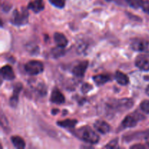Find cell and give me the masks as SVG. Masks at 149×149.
<instances>
[{"label":"cell","instance_id":"1","mask_svg":"<svg viewBox=\"0 0 149 149\" xmlns=\"http://www.w3.org/2000/svg\"><path fill=\"white\" fill-rule=\"evenodd\" d=\"M74 134L80 140L89 144H96L100 141L98 135L89 126H84L77 130Z\"/></svg>","mask_w":149,"mask_h":149},{"label":"cell","instance_id":"2","mask_svg":"<svg viewBox=\"0 0 149 149\" xmlns=\"http://www.w3.org/2000/svg\"><path fill=\"white\" fill-rule=\"evenodd\" d=\"M107 106L110 110H113L116 112H122L130 109L133 106V101L131 99L128 98L120 99V100H111Z\"/></svg>","mask_w":149,"mask_h":149},{"label":"cell","instance_id":"3","mask_svg":"<svg viewBox=\"0 0 149 149\" xmlns=\"http://www.w3.org/2000/svg\"><path fill=\"white\" fill-rule=\"evenodd\" d=\"M29 21V13L26 8H22L20 10L17 9L13 13L11 23L15 26H20L26 25Z\"/></svg>","mask_w":149,"mask_h":149},{"label":"cell","instance_id":"4","mask_svg":"<svg viewBox=\"0 0 149 149\" xmlns=\"http://www.w3.org/2000/svg\"><path fill=\"white\" fill-rule=\"evenodd\" d=\"M25 71L30 75H38L44 71V65L39 61H30L25 64Z\"/></svg>","mask_w":149,"mask_h":149},{"label":"cell","instance_id":"5","mask_svg":"<svg viewBox=\"0 0 149 149\" xmlns=\"http://www.w3.org/2000/svg\"><path fill=\"white\" fill-rule=\"evenodd\" d=\"M144 119L143 116L138 113H132L130 115H128L124 119L123 122L122 123V128L125 129V128H130V127H134L137 125L138 122L141 121V119Z\"/></svg>","mask_w":149,"mask_h":149},{"label":"cell","instance_id":"6","mask_svg":"<svg viewBox=\"0 0 149 149\" xmlns=\"http://www.w3.org/2000/svg\"><path fill=\"white\" fill-rule=\"evenodd\" d=\"M131 48L135 51L149 52V41L145 39H134L131 43Z\"/></svg>","mask_w":149,"mask_h":149},{"label":"cell","instance_id":"7","mask_svg":"<svg viewBox=\"0 0 149 149\" xmlns=\"http://www.w3.org/2000/svg\"><path fill=\"white\" fill-rule=\"evenodd\" d=\"M22 89H23V85L21 83H17L15 84L14 87H13V94L10 100V104L12 107L15 108L17 106V103H18L19 95H20Z\"/></svg>","mask_w":149,"mask_h":149},{"label":"cell","instance_id":"8","mask_svg":"<svg viewBox=\"0 0 149 149\" xmlns=\"http://www.w3.org/2000/svg\"><path fill=\"white\" fill-rule=\"evenodd\" d=\"M87 66H88V61H82V62L79 63L77 65L73 68L72 73L74 76L77 77H84V74L86 72Z\"/></svg>","mask_w":149,"mask_h":149},{"label":"cell","instance_id":"9","mask_svg":"<svg viewBox=\"0 0 149 149\" xmlns=\"http://www.w3.org/2000/svg\"><path fill=\"white\" fill-rule=\"evenodd\" d=\"M135 65L144 71H149V60L145 55H138L135 59Z\"/></svg>","mask_w":149,"mask_h":149},{"label":"cell","instance_id":"10","mask_svg":"<svg viewBox=\"0 0 149 149\" xmlns=\"http://www.w3.org/2000/svg\"><path fill=\"white\" fill-rule=\"evenodd\" d=\"M50 101L55 104H63L65 102V97L58 89L55 88L51 93Z\"/></svg>","mask_w":149,"mask_h":149},{"label":"cell","instance_id":"11","mask_svg":"<svg viewBox=\"0 0 149 149\" xmlns=\"http://www.w3.org/2000/svg\"><path fill=\"white\" fill-rule=\"evenodd\" d=\"M1 75L4 79L8 80V81L14 79L15 77V73L13 68L9 65H4V66L1 68Z\"/></svg>","mask_w":149,"mask_h":149},{"label":"cell","instance_id":"12","mask_svg":"<svg viewBox=\"0 0 149 149\" xmlns=\"http://www.w3.org/2000/svg\"><path fill=\"white\" fill-rule=\"evenodd\" d=\"M94 127L96 130L101 134H107L110 131V125L103 120H97L94 124Z\"/></svg>","mask_w":149,"mask_h":149},{"label":"cell","instance_id":"13","mask_svg":"<svg viewBox=\"0 0 149 149\" xmlns=\"http://www.w3.org/2000/svg\"><path fill=\"white\" fill-rule=\"evenodd\" d=\"M28 8L29 10H32L34 13H38L44 10L45 8V3L43 0H34L33 1H31L29 4Z\"/></svg>","mask_w":149,"mask_h":149},{"label":"cell","instance_id":"14","mask_svg":"<svg viewBox=\"0 0 149 149\" xmlns=\"http://www.w3.org/2000/svg\"><path fill=\"white\" fill-rule=\"evenodd\" d=\"M54 41L58 47L65 48L68 45V39L64 34L60 32H56L54 34Z\"/></svg>","mask_w":149,"mask_h":149},{"label":"cell","instance_id":"15","mask_svg":"<svg viewBox=\"0 0 149 149\" xmlns=\"http://www.w3.org/2000/svg\"><path fill=\"white\" fill-rule=\"evenodd\" d=\"M115 79H116V81H117L118 84H121V85L125 86L127 85V84H129L130 82L129 77H128L125 73L122 72V71H116V74H115Z\"/></svg>","mask_w":149,"mask_h":149},{"label":"cell","instance_id":"16","mask_svg":"<svg viewBox=\"0 0 149 149\" xmlns=\"http://www.w3.org/2000/svg\"><path fill=\"white\" fill-rule=\"evenodd\" d=\"M93 81H95L97 85L100 86L103 84H106L108 81H110L111 77L108 74H98V75H95L93 77Z\"/></svg>","mask_w":149,"mask_h":149},{"label":"cell","instance_id":"17","mask_svg":"<svg viewBox=\"0 0 149 149\" xmlns=\"http://www.w3.org/2000/svg\"><path fill=\"white\" fill-rule=\"evenodd\" d=\"M11 141L12 143H13V146H14L16 148L23 149L26 147V143H25L24 140H23L21 137L17 136V135L12 136Z\"/></svg>","mask_w":149,"mask_h":149},{"label":"cell","instance_id":"18","mask_svg":"<svg viewBox=\"0 0 149 149\" xmlns=\"http://www.w3.org/2000/svg\"><path fill=\"white\" fill-rule=\"evenodd\" d=\"M57 124L61 127L73 128L77 124V121L76 119H65L64 121L58 122Z\"/></svg>","mask_w":149,"mask_h":149},{"label":"cell","instance_id":"19","mask_svg":"<svg viewBox=\"0 0 149 149\" xmlns=\"http://www.w3.org/2000/svg\"><path fill=\"white\" fill-rule=\"evenodd\" d=\"M125 1L131 7L138 9L142 7V4L143 3L144 0H125Z\"/></svg>","mask_w":149,"mask_h":149},{"label":"cell","instance_id":"20","mask_svg":"<svg viewBox=\"0 0 149 149\" xmlns=\"http://www.w3.org/2000/svg\"><path fill=\"white\" fill-rule=\"evenodd\" d=\"M52 55L55 58H58L62 55H64V49L63 47H57L53 48L52 49Z\"/></svg>","mask_w":149,"mask_h":149},{"label":"cell","instance_id":"21","mask_svg":"<svg viewBox=\"0 0 149 149\" xmlns=\"http://www.w3.org/2000/svg\"><path fill=\"white\" fill-rule=\"evenodd\" d=\"M49 2L58 8H63L65 4V0H49Z\"/></svg>","mask_w":149,"mask_h":149},{"label":"cell","instance_id":"22","mask_svg":"<svg viewBox=\"0 0 149 149\" xmlns=\"http://www.w3.org/2000/svg\"><path fill=\"white\" fill-rule=\"evenodd\" d=\"M141 110L146 113L149 114V100H145L141 103Z\"/></svg>","mask_w":149,"mask_h":149},{"label":"cell","instance_id":"23","mask_svg":"<svg viewBox=\"0 0 149 149\" xmlns=\"http://www.w3.org/2000/svg\"><path fill=\"white\" fill-rule=\"evenodd\" d=\"M118 147V139L116 138V139L113 140L111 142H109L107 145L105 146V148H115Z\"/></svg>","mask_w":149,"mask_h":149},{"label":"cell","instance_id":"24","mask_svg":"<svg viewBox=\"0 0 149 149\" xmlns=\"http://www.w3.org/2000/svg\"><path fill=\"white\" fill-rule=\"evenodd\" d=\"M141 8L143 9V10L145 13L149 14V1L148 0H144Z\"/></svg>","mask_w":149,"mask_h":149},{"label":"cell","instance_id":"25","mask_svg":"<svg viewBox=\"0 0 149 149\" xmlns=\"http://www.w3.org/2000/svg\"><path fill=\"white\" fill-rule=\"evenodd\" d=\"M92 89H93V86L90 85V84H84L82 85V87H81V90H82V92L84 93H88Z\"/></svg>","mask_w":149,"mask_h":149},{"label":"cell","instance_id":"26","mask_svg":"<svg viewBox=\"0 0 149 149\" xmlns=\"http://www.w3.org/2000/svg\"><path fill=\"white\" fill-rule=\"evenodd\" d=\"M131 148H145V146L141 144H138V145H135L131 146Z\"/></svg>","mask_w":149,"mask_h":149},{"label":"cell","instance_id":"27","mask_svg":"<svg viewBox=\"0 0 149 149\" xmlns=\"http://www.w3.org/2000/svg\"><path fill=\"white\" fill-rule=\"evenodd\" d=\"M146 94L148 95H149V85L147 87L146 90Z\"/></svg>","mask_w":149,"mask_h":149},{"label":"cell","instance_id":"28","mask_svg":"<svg viewBox=\"0 0 149 149\" xmlns=\"http://www.w3.org/2000/svg\"><path fill=\"white\" fill-rule=\"evenodd\" d=\"M146 143H147V145L148 146H149V135L148 137H147L146 138Z\"/></svg>","mask_w":149,"mask_h":149},{"label":"cell","instance_id":"29","mask_svg":"<svg viewBox=\"0 0 149 149\" xmlns=\"http://www.w3.org/2000/svg\"><path fill=\"white\" fill-rule=\"evenodd\" d=\"M56 112H58V110H53L52 111V113H53L54 114H55V113H56Z\"/></svg>","mask_w":149,"mask_h":149},{"label":"cell","instance_id":"30","mask_svg":"<svg viewBox=\"0 0 149 149\" xmlns=\"http://www.w3.org/2000/svg\"><path fill=\"white\" fill-rule=\"evenodd\" d=\"M107 1H113V0H106Z\"/></svg>","mask_w":149,"mask_h":149}]
</instances>
